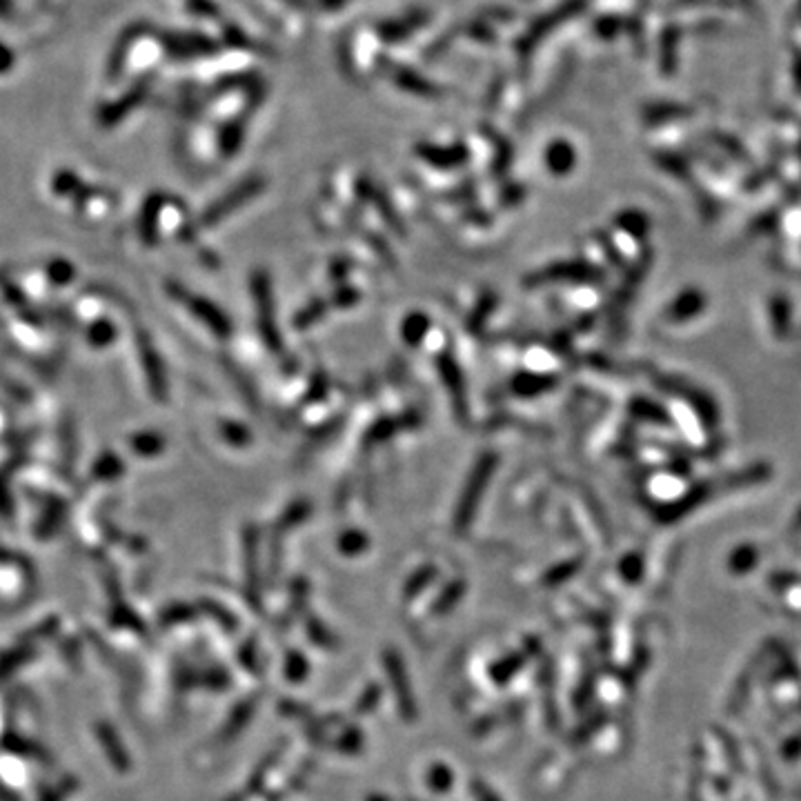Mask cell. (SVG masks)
Returning a JSON list of instances; mask_svg holds the SVG:
<instances>
[{"label": "cell", "mask_w": 801, "mask_h": 801, "mask_svg": "<svg viewBox=\"0 0 801 801\" xmlns=\"http://www.w3.org/2000/svg\"><path fill=\"white\" fill-rule=\"evenodd\" d=\"M421 154H423L425 158H428L430 163H437V165H441V167L459 163V158H461V152H459V150H434V147H423Z\"/></svg>", "instance_id": "cell-10"}, {"label": "cell", "mask_w": 801, "mask_h": 801, "mask_svg": "<svg viewBox=\"0 0 801 801\" xmlns=\"http://www.w3.org/2000/svg\"><path fill=\"white\" fill-rule=\"evenodd\" d=\"M49 279L54 283H67L74 279V265H69L67 261H54L49 265Z\"/></svg>", "instance_id": "cell-13"}, {"label": "cell", "mask_w": 801, "mask_h": 801, "mask_svg": "<svg viewBox=\"0 0 801 801\" xmlns=\"http://www.w3.org/2000/svg\"><path fill=\"white\" fill-rule=\"evenodd\" d=\"M14 52L5 43H0V74H7L14 67Z\"/></svg>", "instance_id": "cell-15"}, {"label": "cell", "mask_w": 801, "mask_h": 801, "mask_svg": "<svg viewBox=\"0 0 801 801\" xmlns=\"http://www.w3.org/2000/svg\"><path fill=\"white\" fill-rule=\"evenodd\" d=\"M114 328L110 323H105V321H101V323H96L92 330H89V341H92L94 345H98V348H103V345H110L112 341H114Z\"/></svg>", "instance_id": "cell-11"}, {"label": "cell", "mask_w": 801, "mask_h": 801, "mask_svg": "<svg viewBox=\"0 0 801 801\" xmlns=\"http://www.w3.org/2000/svg\"><path fill=\"white\" fill-rule=\"evenodd\" d=\"M178 294L183 296L185 305H187V308H190V312H192L194 316H199V319H201L212 332L221 334V336L230 334V321H227V316H225L219 308H216L214 303H210L207 299H201V296H187V294L181 292V290L176 292V296H178Z\"/></svg>", "instance_id": "cell-1"}, {"label": "cell", "mask_w": 801, "mask_h": 801, "mask_svg": "<svg viewBox=\"0 0 801 801\" xmlns=\"http://www.w3.org/2000/svg\"><path fill=\"white\" fill-rule=\"evenodd\" d=\"M546 161L550 172L563 176L575 167V152H572V147L566 141H557L548 147Z\"/></svg>", "instance_id": "cell-7"}, {"label": "cell", "mask_w": 801, "mask_h": 801, "mask_svg": "<svg viewBox=\"0 0 801 801\" xmlns=\"http://www.w3.org/2000/svg\"><path fill=\"white\" fill-rule=\"evenodd\" d=\"M254 294H256V301H259V319H261V330L265 341L276 348V330H274V323H272V301H270V283H267L263 276H256L254 279Z\"/></svg>", "instance_id": "cell-4"}, {"label": "cell", "mask_w": 801, "mask_h": 801, "mask_svg": "<svg viewBox=\"0 0 801 801\" xmlns=\"http://www.w3.org/2000/svg\"><path fill=\"white\" fill-rule=\"evenodd\" d=\"M428 328H430V323H428V319H425V316H421V314L408 316V321H405V325H403L405 341H408V343H419V341H421V336H423L425 332H428Z\"/></svg>", "instance_id": "cell-9"}, {"label": "cell", "mask_w": 801, "mask_h": 801, "mask_svg": "<svg viewBox=\"0 0 801 801\" xmlns=\"http://www.w3.org/2000/svg\"><path fill=\"white\" fill-rule=\"evenodd\" d=\"M161 203L163 199L158 201V194H154L150 201H147L145 210H143V219H141V236H145L147 241H154V234H156V219H158V212H161Z\"/></svg>", "instance_id": "cell-8"}, {"label": "cell", "mask_w": 801, "mask_h": 801, "mask_svg": "<svg viewBox=\"0 0 801 801\" xmlns=\"http://www.w3.org/2000/svg\"><path fill=\"white\" fill-rule=\"evenodd\" d=\"M145 96H147V83H136L132 87V92H127V96L118 98L116 103L105 107V110L101 112V125L114 127L118 121H123V118L134 110V105L141 103Z\"/></svg>", "instance_id": "cell-3"}, {"label": "cell", "mask_w": 801, "mask_h": 801, "mask_svg": "<svg viewBox=\"0 0 801 801\" xmlns=\"http://www.w3.org/2000/svg\"><path fill=\"white\" fill-rule=\"evenodd\" d=\"M256 190H259V183H256V181H247V183L239 185L234 192L227 194L223 201H219L216 205H212L210 210H207L203 223H205V225L219 223V221L225 219V216L230 214L232 210H236V207L243 205L247 199H252V196L256 194Z\"/></svg>", "instance_id": "cell-2"}, {"label": "cell", "mask_w": 801, "mask_h": 801, "mask_svg": "<svg viewBox=\"0 0 801 801\" xmlns=\"http://www.w3.org/2000/svg\"><path fill=\"white\" fill-rule=\"evenodd\" d=\"M163 448V441L156 437V434H138L134 439V450L138 454H156L158 450Z\"/></svg>", "instance_id": "cell-12"}, {"label": "cell", "mask_w": 801, "mask_h": 801, "mask_svg": "<svg viewBox=\"0 0 801 801\" xmlns=\"http://www.w3.org/2000/svg\"><path fill=\"white\" fill-rule=\"evenodd\" d=\"M52 187H54V190H56L58 194L74 192V190H78V176L72 174V172H61V174H58V176L54 178Z\"/></svg>", "instance_id": "cell-14"}, {"label": "cell", "mask_w": 801, "mask_h": 801, "mask_svg": "<svg viewBox=\"0 0 801 801\" xmlns=\"http://www.w3.org/2000/svg\"><path fill=\"white\" fill-rule=\"evenodd\" d=\"M138 36H141V25H132L127 32H123L121 38H118L114 54L110 56V63H107V74H110V78H116L121 74V69L127 61V52H130L132 45L138 41Z\"/></svg>", "instance_id": "cell-6"}, {"label": "cell", "mask_w": 801, "mask_h": 801, "mask_svg": "<svg viewBox=\"0 0 801 801\" xmlns=\"http://www.w3.org/2000/svg\"><path fill=\"white\" fill-rule=\"evenodd\" d=\"M138 343H141V359H143V365L147 370V381H150V388L154 392V397L156 399H165L167 385H165L163 363H161V359H158L154 348L150 345V341L145 339V336H141V341H138Z\"/></svg>", "instance_id": "cell-5"}]
</instances>
